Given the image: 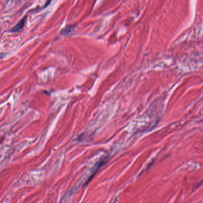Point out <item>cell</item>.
Masks as SVG:
<instances>
[{
	"instance_id": "cell-1",
	"label": "cell",
	"mask_w": 203,
	"mask_h": 203,
	"mask_svg": "<svg viewBox=\"0 0 203 203\" xmlns=\"http://www.w3.org/2000/svg\"><path fill=\"white\" fill-rule=\"evenodd\" d=\"M25 22H26V17H24L15 26L13 27L11 29V32H19L20 30H21L22 29V28H23L24 25L25 24Z\"/></svg>"
}]
</instances>
